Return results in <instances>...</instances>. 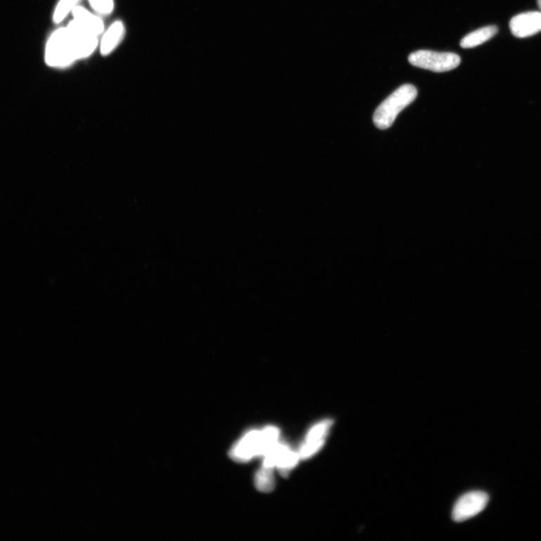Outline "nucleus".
Here are the masks:
<instances>
[{"label":"nucleus","instance_id":"2","mask_svg":"<svg viewBox=\"0 0 541 541\" xmlns=\"http://www.w3.org/2000/svg\"><path fill=\"white\" fill-rule=\"evenodd\" d=\"M417 96V90L414 85L400 86L377 108L373 117L375 126L380 129L391 127L398 114L412 103Z\"/></svg>","mask_w":541,"mask_h":541},{"label":"nucleus","instance_id":"8","mask_svg":"<svg viewBox=\"0 0 541 541\" xmlns=\"http://www.w3.org/2000/svg\"><path fill=\"white\" fill-rule=\"evenodd\" d=\"M67 29L77 48L79 60L91 56L98 46V37L84 28L74 20L71 21Z\"/></svg>","mask_w":541,"mask_h":541},{"label":"nucleus","instance_id":"12","mask_svg":"<svg viewBox=\"0 0 541 541\" xmlns=\"http://www.w3.org/2000/svg\"><path fill=\"white\" fill-rule=\"evenodd\" d=\"M497 32L499 28L496 26H488L475 30L461 40L460 46L463 48L477 47L492 39Z\"/></svg>","mask_w":541,"mask_h":541},{"label":"nucleus","instance_id":"15","mask_svg":"<svg viewBox=\"0 0 541 541\" xmlns=\"http://www.w3.org/2000/svg\"><path fill=\"white\" fill-rule=\"evenodd\" d=\"M89 3L95 12L101 15H110L114 9L113 0H89Z\"/></svg>","mask_w":541,"mask_h":541},{"label":"nucleus","instance_id":"4","mask_svg":"<svg viewBox=\"0 0 541 541\" xmlns=\"http://www.w3.org/2000/svg\"><path fill=\"white\" fill-rule=\"evenodd\" d=\"M409 63L416 67L436 72H445L457 68L461 58L457 53L420 50L410 54Z\"/></svg>","mask_w":541,"mask_h":541},{"label":"nucleus","instance_id":"9","mask_svg":"<svg viewBox=\"0 0 541 541\" xmlns=\"http://www.w3.org/2000/svg\"><path fill=\"white\" fill-rule=\"evenodd\" d=\"M510 28L517 38L534 36L541 31V13L528 12L518 15L511 19Z\"/></svg>","mask_w":541,"mask_h":541},{"label":"nucleus","instance_id":"11","mask_svg":"<svg viewBox=\"0 0 541 541\" xmlns=\"http://www.w3.org/2000/svg\"><path fill=\"white\" fill-rule=\"evenodd\" d=\"M124 26L120 20L116 21L106 31L100 45L102 56H108L120 44L124 36Z\"/></svg>","mask_w":541,"mask_h":541},{"label":"nucleus","instance_id":"5","mask_svg":"<svg viewBox=\"0 0 541 541\" xmlns=\"http://www.w3.org/2000/svg\"><path fill=\"white\" fill-rule=\"evenodd\" d=\"M263 458L262 465L278 470L285 478L296 467L301 460L298 450L292 449L287 443L280 441Z\"/></svg>","mask_w":541,"mask_h":541},{"label":"nucleus","instance_id":"16","mask_svg":"<svg viewBox=\"0 0 541 541\" xmlns=\"http://www.w3.org/2000/svg\"><path fill=\"white\" fill-rule=\"evenodd\" d=\"M537 5H538L540 9L541 10V0H537Z\"/></svg>","mask_w":541,"mask_h":541},{"label":"nucleus","instance_id":"3","mask_svg":"<svg viewBox=\"0 0 541 541\" xmlns=\"http://www.w3.org/2000/svg\"><path fill=\"white\" fill-rule=\"evenodd\" d=\"M77 60H79V54L67 27L54 32L46 50V61L48 66L67 67Z\"/></svg>","mask_w":541,"mask_h":541},{"label":"nucleus","instance_id":"1","mask_svg":"<svg viewBox=\"0 0 541 541\" xmlns=\"http://www.w3.org/2000/svg\"><path fill=\"white\" fill-rule=\"evenodd\" d=\"M280 429L274 426L249 430L230 449V457L240 463L263 457L280 441Z\"/></svg>","mask_w":541,"mask_h":541},{"label":"nucleus","instance_id":"13","mask_svg":"<svg viewBox=\"0 0 541 541\" xmlns=\"http://www.w3.org/2000/svg\"><path fill=\"white\" fill-rule=\"evenodd\" d=\"M275 469L261 465L255 474L254 483L259 492L268 493L272 492L275 487Z\"/></svg>","mask_w":541,"mask_h":541},{"label":"nucleus","instance_id":"7","mask_svg":"<svg viewBox=\"0 0 541 541\" xmlns=\"http://www.w3.org/2000/svg\"><path fill=\"white\" fill-rule=\"evenodd\" d=\"M489 495L481 491L471 492L462 495L452 510V519L456 522L467 521L481 513L489 502Z\"/></svg>","mask_w":541,"mask_h":541},{"label":"nucleus","instance_id":"10","mask_svg":"<svg viewBox=\"0 0 541 541\" xmlns=\"http://www.w3.org/2000/svg\"><path fill=\"white\" fill-rule=\"evenodd\" d=\"M74 20L86 30L98 37L103 34L104 25L103 20L89 12L86 8L77 6L72 11Z\"/></svg>","mask_w":541,"mask_h":541},{"label":"nucleus","instance_id":"14","mask_svg":"<svg viewBox=\"0 0 541 541\" xmlns=\"http://www.w3.org/2000/svg\"><path fill=\"white\" fill-rule=\"evenodd\" d=\"M80 0H60L56 11H54V22L60 23L69 13H72L73 9L78 6Z\"/></svg>","mask_w":541,"mask_h":541},{"label":"nucleus","instance_id":"6","mask_svg":"<svg viewBox=\"0 0 541 541\" xmlns=\"http://www.w3.org/2000/svg\"><path fill=\"white\" fill-rule=\"evenodd\" d=\"M333 423L332 419H326L318 422L309 429L298 450L301 460L313 457L322 448Z\"/></svg>","mask_w":541,"mask_h":541}]
</instances>
